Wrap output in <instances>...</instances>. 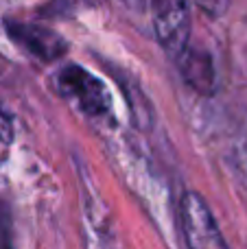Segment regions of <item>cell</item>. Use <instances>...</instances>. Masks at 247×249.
Segmentation results:
<instances>
[{"label": "cell", "mask_w": 247, "mask_h": 249, "mask_svg": "<svg viewBox=\"0 0 247 249\" xmlns=\"http://www.w3.org/2000/svg\"><path fill=\"white\" fill-rule=\"evenodd\" d=\"M151 18L160 46L177 57L191 39V0H151Z\"/></svg>", "instance_id": "obj_1"}, {"label": "cell", "mask_w": 247, "mask_h": 249, "mask_svg": "<svg viewBox=\"0 0 247 249\" xmlns=\"http://www.w3.org/2000/svg\"><path fill=\"white\" fill-rule=\"evenodd\" d=\"M57 90L72 101L88 116H103L107 112V92L99 77L81 66H66L57 74Z\"/></svg>", "instance_id": "obj_2"}, {"label": "cell", "mask_w": 247, "mask_h": 249, "mask_svg": "<svg viewBox=\"0 0 247 249\" xmlns=\"http://www.w3.org/2000/svg\"><path fill=\"white\" fill-rule=\"evenodd\" d=\"M182 225L186 243L195 249L226 247L210 208L197 193H188L182 199Z\"/></svg>", "instance_id": "obj_3"}, {"label": "cell", "mask_w": 247, "mask_h": 249, "mask_svg": "<svg viewBox=\"0 0 247 249\" xmlns=\"http://www.w3.org/2000/svg\"><path fill=\"white\" fill-rule=\"evenodd\" d=\"M7 33L16 44H20L29 55L42 61H55L68 53V44L59 33L42 24L29 22H7Z\"/></svg>", "instance_id": "obj_4"}, {"label": "cell", "mask_w": 247, "mask_h": 249, "mask_svg": "<svg viewBox=\"0 0 247 249\" xmlns=\"http://www.w3.org/2000/svg\"><path fill=\"white\" fill-rule=\"evenodd\" d=\"M175 59H177L179 72H182L184 81L193 90L206 96L214 94V90H217V72H214L212 57L208 53L199 51V48L186 46Z\"/></svg>", "instance_id": "obj_5"}, {"label": "cell", "mask_w": 247, "mask_h": 249, "mask_svg": "<svg viewBox=\"0 0 247 249\" xmlns=\"http://www.w3.org/2000/svg\"><path fill=\"white\" fill-rule=\"evenodd\" d=\"M193 2L210 18H221L230 7V0H193Z\"/></svg>", "instance_id": "obj_6"}, {"label": "cell", "mask_w": 247, "mask_h": 249, "mask_svg": "<svg viewBox=\"0 0 247 249\" xmlns=\"http://www.w3.org/2000/svg\"><path fill=\"white\" fill-rule=\"evenodd\" d=\"M0 140L4 144H11L13 140V121L2 107H0Z\"/></svg>", "instance_id": "obj_7"}, {"label": "cell", "mask_w": 247, "mask_h": 249, "mask_svg": "<svg viewBox=\"0 0 247 249\" xmlns=\"http://www.w3.org/2000/svg\"><path fill=\"white\" fill-rule=\"evenodd\" d=\"M129 2H138V0H129Z\"/></svg>", "instance_id": "obj_8"}]
</instances>
